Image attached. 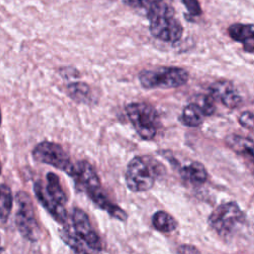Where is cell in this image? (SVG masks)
I'll return each mask as SVG.
<instances>
[{"mask_svg": "<svg viewBox=\"0 0 254 254\" xmlns=\"http://www.w3.org/2000/svg\"><path fill=\"white\" fill-rule=\"evenodd\" d=\"M147 15L150 22L149 30L153 37L163 42H178L183 35V27L175 18L173 8L159 0L147 8Z\"/></svg>", "mask_w": 254, "mask_h": 254, "instance_id": "1", "label": "cell"}, {"mask_svg": "<svg viewBox=\"0 0 254 254\" xmlns=\"http://www.w3.org/2000/svg\"><path fill=\"white\" fill-rule=\"evenodd\" d=\"M188 80V71L178 66H160L139 73V81L147 89L177 88L186 84Z\"/></svg>", "mask_w": 254, "mask_h": 254, "instance_id": "2", "label": "cell"}, {"mask_svg": "<svg viewBox=\"0 0 254 254\" xmlns=\"http://www.w3.org/2000/svg\"><path fill=\"white\" fill-rule=\"evenodd\" d=\"M126 113L143 140H152L156 137L160 119L153 106L145 102H132L126 106Z\"/></svg>", "mask_w": 254, "mask_h": 254, "instance_id": "3", "label": "cell"}, {"mask_svg": "<svg viewBox=\"0 0 254 254\" xmlns=\"http://www.w3.org/2000/svg\"><path fill=\"white\" fill-rule=\"evenodd\" d=\"M156 177L157 169L154 164L147 162L142 157H135L126 168L125 183L130 190L144 192L154 186Z\"/></svg>", "mask_w": 254, "mask_h": 254, "instance_id": "4", "label": "cell"}, {"mask_svg": "<svg viewBox=\"0 0 254 254\" xmlns=\"http://www.w3.org/2000/svg\"><path fill=\"white\" fill-rule=\"evenodd\" d=\"M244 221V213L235 202L217 206L208 217L210 227L221 236H230Z\"/></svg>", "mask_w": 254, "mask_h": 254, "instance_id": "5", "label": "cell"}, {"mask_svg": "<svg viewBox=\"0 0 254 254\" xmlns=\"http://www.w3.org/2000/svg\"><path fill=\"white\" fill-rule=\"evenodd\" d=\"M70 177L73 178L76 189L85 192L95 205L100 204L107 197L94 168L88 162L81 161L74 164Z\"/></svg>", "mask_w": 254, "mask_h": 254, "instance_id": "6", "label": "cell"}, {"mask_svg": "<svg viewBox=\"0 0 254 254\" xmlns=\"http://www.w3.org/2000/svg\"><path fill=\"white\" fill-rule=\"evenodd\" d=\"M16 201L15 222L17 229L25 239L35 242L40 238V226L36 219L32 199L27 192L19 191L16 195Z\"/></svg>", "mask_w": 254, "mask_h": 254, "instance_id": "7", "label": "cell"}, {"mask_svg": "<svg viewBox=\"0 0 254 254\" xmlns=\"http://www.w3.org/2000/svg\"><path fill=\"white\" fill-rule=\"evenodd\" d=\"M35 161L50 165L56 169L65 172L67 175H71L74 164H72L70 157L64 150V148L54 142L43 141L36 145L32 152Z\"/></svg>", "mask_w": 254, "mask_h": 254, "instance_id": "8", "label": "cell"}, {"mask_svg": "<svg viewBox=\"0 0 254 254\" xmlns=\"http://www.w3.org/2000/svg\"><path fill=\"white\" fill-rule=\"evenodd\" d=\"M71 230L90 247L102 251V242L93 229L87 214L80 208H74L71 213Z\"/></svg>", "mask_w": 254, "mask_h": 254, "instance_id": "9", "label": "cell"}, {"mask_svg": "<svg viewBox=\"0 0 254 254\" xmlns=\"http://www.w3.org/2000/svg\"><path fill=\"white\" fill-rule=\"evenodd\" d=\"M209 94L218 99L227 108H236L242 102V97L232 82L220 79L209 86Z\"/></svg>", "mask_w": 254, "mask_h": 254, "instance_id": "10", "label": "cell"}, {"mask_svg": "<svg viewBox=\"0 0 254 254\" xmlns=\"http://www.w3.org/2000/svg\"><path fill=\"white\" fill-rule=\"evenodd\" d=\"M34 192L38 201L56 221L61 224H65L67 222V212L64 205L59 203L49 195L42 182L38 181L34 184Z\"/></svg>", "mask_w": 254, "mask_h": 254, "instance_id": "11", "label": "cell"}, {"mask_svg": "<svg viewBox=\"0 0 254 254\" xmlns=\"http://www.w3.org/2000/svg\"><path fill=\"white\" fill-rule=\"evenodd\" d=\"M228 35L236 42L243 45V49L247 53H253L254 50V27L252 24L235 23L228 27Z\"/></svg>", "mask_w": 254, "mask_h": 254, "instance_id": "12", "label": "cell"}, {"mask_svg": "<svg viewBox=\"0 0 254 254\" xmlns=\"http://www.w3.org/2000/svg\"><path fill=\"white\" fill-rule=\"evenodd\" d=\"M59 235L75 254H102V251L90 247L85 241L79 238L70 227H63L61 230H59Z\"/></svg>", "mask_w": 254, "mask_h": 254, "instance_id": "13", "label": "cell"}, {"mask_svg": "<svg viewBox=\"0 0 254 254\" xmlns=\"http://www.w3.org/2000/svg\"><path fill=\"white\" fill-rule=\"evenodd\" d=\"M180 175L183 180L194 185L203 184L207 180L206 169L199 162H191L185 165L181 168Z\"/></svg>", "mask_w": 254, "mask_h": 254, "instance_id": "14", "label": "cell"}, {"mask_svg": "<svg viewBox=\"0 0 254 254\" xmlns=\"http://www.w3.org/2000/svg\"><path fill=\"white\" fill-rule=\"evenodd\" d=\"M204 117L205 115L201 108L195 102H191L184 107L180 120L188 127H197L202 123Z\"/></svg>", "mask_w": 254, "mask_h": 254, "instance_id": "15", "label": "cell"}, {"mask_svg": "<svg viewBox=\"0 0 254 254\" xmlns=\"http://www.w3.org/2000/svg\"><path fill=\"white\" fill-rule=\"evenodd\" d=\"M226 143L236 153L249 156L251 159L253 158V141L251 138L231 134L227 136Z\"/></svg>", "mask_w": 254, "mask_h": 254, "instance_id": "16", "label": "cell"}, {"mask_svg": "<svg viewBox=\"0 0 254 254\" xmlns=\"http://www.w3.org/2000/svg\"><path fill=\"white\" fill-rule=\"evenodd\" d=\"M47 179V186L45 187L46 191L51 195L56 201L64 205L67 201V197L65 192L64 191L59 177L54 173H48L46 176Z\"/></svg>", "mask_w": 254, "mask_h": 254, "instance_id": "17", "label": "cell"}, {"mask_svg": "<svg viewBox=\"0 0 254 254\" xmlns=\"http://www.w3.org/2000/svg\"><path fill=\"white\" fill-rule=\"evenodd\" d=\"M153 226L163 233H170L177 228L176 219L164 210H159L154 213L152 217Z\"/></svg>", "mask_w": 254, "mask_h": 254, "instance_id": "18", "label": "cell"}, {"mask_svg": "<svg viewBox=\"0 0 254 254\" xmlns=\"http://www.w3.org/2000/svg\"><path fill=\"white\" fill-rule=\"evenodd\" d=\"M13 207V195L10 187L0 184V219L7 221Z\"/></svg>", "mask_w": 254, "mask_h": 254, "instance_id": "19", "label": "cell"}, {"mask_svg": "<svg viewBox=\"0 0 254 254\" xmlns=\"http://www.w3.org/2000/svg\"><path fill=\"white\" fill-rule=\"evenodd\" d=\"M67 92L69 96L77 101L87 103L91 99V89L84 82H72L67 85Z\"/></svg>", "mask_w": 254, "mask_h": 254, "instance_id": "20", "label": "cell"}, {"mask_svg": "<svg viewBox=\"0 0 254 254\" xmlns=\"http://www.w3.org/2000/svg\"><path fill=\"white\" fill-rule=\"evenodd\" d=\"M214 100L215 99L210 94H200L194 102L201 108L205 116H209L215 110Z\"/></svg>", "mask_w": 254, "mask_h": 254, "instance_id": "21", "label": "cell"}, {"mask_svg": "<svg viewBox=\"0 0 254 254\" xmlns=\"http://www.w3.org/2000/svg\"><path fill=\"white\" fill-rule=\"evenodd\" d=\"M188 13L192 17H198L202 14V10L198 0H182Z\"/></svg>", "mask_w": 254, "mask_h": 254, "instance_id": "22", "label": "cell"}, {"mask_svg": "<svg viewBox=\"0 0 254 254\" xmlns=\"http://www.w3.org/2000/svg\"><path fill=\"white\" fill-rule=\"evenodd\" d=\"M238 121L241 126L252 131L253 130V113L251 111H244L240 114Z\"/></svg>", "mask_w": 254, "mask_h": 254, "instance_id": "23", "label": "cell"}, {"mask_svg": "<svg viewBox=\"0 0 254 254\" xmlns=\"http://www.w3.org/2000/svg\"><path fill=\"white\" fill-rule=\"evenodd\" d=\"M177 254H201L200 251L193 245L182 244L177 248Z\"/></svg>", "mask_w": 254, "mask_h": 254, "instance_id": "24", "label": "cell"}, {"mask_svg": "<svg viewBox=\"0 0 254 254\" xmlns=\"http://www.w3.org/2000/svg\"><path fill=\"white\" fill-rule=\"evenodd\" d=\"M126 4L133 7H141V0H123Z\"/></svg>", "mask_w": 254, "mask_h": 254, "instance_id": "25", "label": "cell"}, {"mask_svg": "<svg viewBox=\"0 0 254 254\" xmlns=\"http://www.w3.org/2000/svg\"><path fill=\"white\" fill-rule=\"evenodd\" d=\"M4 248H3V245H2V241H1V238H0V254L3 252Z\"/></svg>", "mask_w": 254, "mask_h": 254, "instance_id": "26", "label": "cell"}, {"mask_svg": "<svg viewBox=\"0 0 254 254\" xmlns=\"http://www.w3.org/2000/svg\"><path fill=\"white\" fill-rule=\"evenodd\" d=\"M1 123H2V113H1V108H0V126H1Z\"/></svg>", "mask_w": 254, "mask_h": 254, "instance_id": "27", "label": "cell"}, {"mask_svg": "<svg viewBox=\"0 0 254 254\" xmlns=\"http://www.w3.org/2000/svg\"><path fill=\"white\" fill-rule=\"evenodd\" d=\"M2 172V164H1V161H0V174Z\"/></svg>", "mask_w": 254, "mask_h": 254, "instance_id": "28", "label": "cell"}]
</instances>
